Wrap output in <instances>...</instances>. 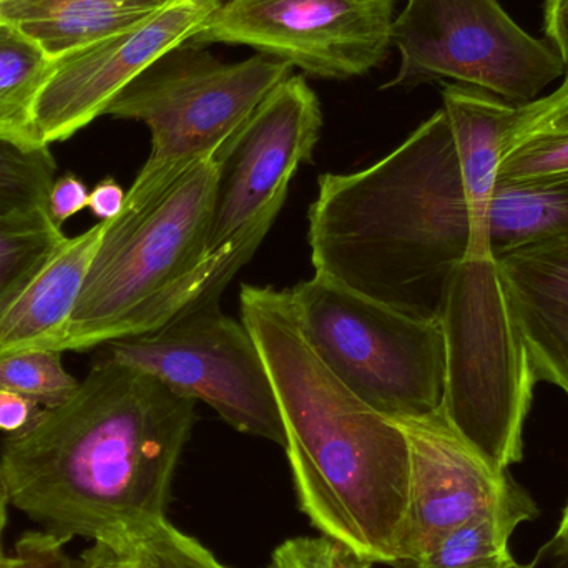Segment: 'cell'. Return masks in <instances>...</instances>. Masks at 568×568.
<instances>
[{"label": "cell", "mask_w": 568, "mask_h": 568, "mask_svg": "<svg viewBox=\"0 0 568 568\" xmlns=\"http://www.w3.org/2000/svg\"><path fill=\"white\" fill-rule=\"evenodd\" d=\"M63 351H27L0 357V387L53 409L75 393L80 381L63 366Z\"/></svg>", "instance_id": "obj_23"}, {"label": "cell", "mask_w": 568, "mask_h": 568, "mask_svg": "<svg viewBox=\"0 0 568 568\" xmlns=\"http://www.w3.org/2000/svg\"><path fill=\"white\" fill-rule=\"evenodd\" d=\"M106 222L67 239L0 316V357L63 351L73 311L99 252Z\"/></svg>", "instance_id": "obj_15"}, {"label": "cell", "mask_w": 568, "mask_h": 568, "mask_svg": "<svg viewBox=\"0 0 568 568\" xmlns=\"http://www.w3.org/2000/svg\"><path fill=\"white\" fill-rule=\"evenodd\" d=\"M546 36L568 70V0H547Z\"/></svg>", "instance_id": "obj_32"}, {"label": "cell", "mask_w": 568, "mask_h": 568, "mask_svg": "<svg viewBox=\"0 0 568 568\" xmlns=\"http://www.w3.org/2000/svg\"><path fill=\"white\" fill-rule=\"evenodd\" d=\"M125 199L126 192L122 185L112 176H106L93 186L87 209L95 219H99V222H110L120 215L125 205Z\"/></svg>", "instance_id": "obj_31"}, {"label": "cell", "mask_w": 568, "mask_h": 568, "mask_svg": "<svg viewBox=\"0 0 568 568\" xmlns=\"http://www.w3.org/2000/svg\"><path fill=\"white\" fill-rule=\"evenodd\" d=\"M566 130H568V73L562 85L552 95L520 105L519 120L510 132L507 149L517 140L526 139L534 133L566 132Z\"/></svg>", "instance_id": "obj_27"}, {"label": "cell", "mask_w": 568, "mask_h": 568, "mask_svg": "<svg viewBox=\"0 0 568 568\" xmlns=\"http://www.w3.org/2000/svg\"><path fill=\"white\" fill-rule=\"evenodd\" d=\"M371 560L331 537H294L272 554L266 568H373Z\"/></svg>", "instance_id": "obj_26"}, {"label": "cell", "mask_w": 568, "mask_h": 568, "mask_svg": "<svg viewBox=\"0 0 568 568\" xmlns=\"http://www.w3.org/2000/svg\"><path fill=\"white\" fill-rule=\"evenodd\" d=\"M396 0H223L192 45H248L321 79L364 75L393 45Z\"/></svg>", "instance_id": "obj_10"}, {"label": "cell", "mask_w": 568, "mask_h": 568, "mask_svg": "<svg viewBox=\"0 0 568 568\" xmlns=\"http://www.w3.org/2000/svg\"><path fill=\"white\" fill-rule=\"evenodd\" d=\"M42 409L43 407L30 397L0 387V430L7 436L29 429Z\"/></svg>", "instance_id": "obj_30"}, {"label": "cell", "mask_w": 568, "mask_h": 568, "mask_svg": "<svg viewBox=\"0 0 568 568\" xmlns=\"http://www.w3.org/2000/svg\"><path fill=\"white\" fill-rule=\"evenodd\" d=\"M568 176V130L534 133L504 152L500 182L526 183Z\"/></svg>", "instance_id": "obj_25"}, {"label": "cell", "mask_w": 568, "mask_h": 568, "mask_svg": "<svg viewBox=\"0 0 568 568\" xmlns=\"http://www.w3.org/2000/svg\"><path fill=\"white\" fill-rule=\"evenodd\" d=\"M390 40L400 62L384 89L450 79L526 105L566 72L556 49L524 32L497 0H406Z\"/></svg>", "instance_id": "obj_8"}, {"label": "cell", "mask_w": 568, "mask_h": 568, "mask_svg": "<svg viewBox=\"0 0 568 568\" xmlns=\"http://www.w3.org/2000/svg\"><path fill=\"white\" fill-rule=\"evenodd\" d=\"M216 180L215 160H205L152 189L126 192L120 215L106 222L63 353L153 333L219 301L278 213L210 255Z\"/></svg>", "instance_id": "obj_4"}, {"label": "cell", "mask_w": 568, "mask_h": 568, "mask_svg": "<svg viewBox=\"0 0 568 568\" xmlns=\"http://www.w3.org/2000/svg\"><path fill=\"white\" fill-rule=\"evenodd\" d=\"M79 568H135L125 552L105 544H93L79 559Z\"/></svg>", "instance_id": "obj_33"}, {"label": "cell", "mask_w": 568, "mask_h": 568, "mask_svg": "<svg viewBox=\"0 0 568 568\" xmlns=\"http://www.w3.org/2000/svg\"><path fill=\"white\" fill-rule=\"evenodd\" d=\"M89 195L85 183L73 173H65L53 180L49 193L50 219L59 229H62L63 223L69 222L72 216L89 206Z\"/></svg>", "instance_id": "obj_29"}, {"label": "cell", "mask_w": 568, "mask_h": 568, "mask_svg": "<svg viewBox=\"0 0 568 568\" xmlns=\"http://www.w3.org/2000/svg\"><path fill=\"white\" fill-rule=\"evenodd\" d=\"M65 546L42 530L23 534L12 556L0 560V568H79V560L70 559Z\"/></svg>", "instance_id": "obj_28"}, {"label": "cell", "mask_w": 568, "mask_h": 568, "mask_svg": "<svg viewBox=\"0 0 568 568\" xmlns=\"http://www.w3.org/2000/svg\"><path fill=\"white\" fill-rule=\"evenodd\" d=\"M65 240L49 212L0 219V316Z\"/></svg>", "instance_id": "obj_20"}, {"label": "cell", "mask_w": 568, "mask_h": 568, "mask_svg": "<svg viewBox=\"0 0 568 568\" xmlns=\"http://www.w3.org/2000/svg\"><path fill=\"white\" fill-rule=\"evenodd\" d=\"M286 291L304 339L367 406L389 419L443 413L440 321L400 313L316 273Z\"/></svg>", "instance_id": "obj_6"}, {"label": "cell", "mask_w": 568, "mask_h": 568, "mask_svg": "<svg viewBox=\"0 0 568 568\" xmlns=\"http://www.w3.org/2000/svg\"><path fill=\"white\" fill-rule=\"evenodd\" d=\"M523 524L500 514H483L437 540L413 568H520L510 537ZM406 564V562H404Z\"/></svg>", "instance_id": "obj_21"}, {"label": "cell", "mask_w": 568, "mask_h": 568, "mask_svg": "<svg viewBox=\"0 0 568 568\" xmlns=\"http://www.w3.org/2000/svg\"><path fill=\"white\" fill-rule=\"evenodd\" d=\"M323 129L320 100L306 80L291 75L266 95L215 155V213L210 255L282 212L301 163L313 159Z\"/></svg>", "instance_id": "obj_11"}, {"label": "cell", "mask_w": 568, "mask_h": 568, "mask_svg": "<svg viewBox=\"0 0 568 568\" xmlns=\"http://www.w3.org/2000/svg\"><path fill=\"white\" fill-rule=\"evenodd\" d=\"M394 420L409 443V484L396 564L416 562L473 517L500 514L526 524L539 516L536 500L509 470L496 469L480 456L443 413Z\"/></svg>", "instance_id": "obj_12"}, {"label": "cell", "mask_w": 568, "mask_h": 568, "mask_svg": "<svg viewBox=\"0 0 568 568\" xmlns=\"http://www.w3.org/2000/svg\"><path fill=\"white\" fill-rule=\"evenodd\" d=\"M195 407L152 374L103 356L69 400L3 439L10 504L63 544L82 537L122 549L166 520Z\"/></svg>", "instance_id": "obj_1"}, {"label": "cell", "mask_w": 568, "mask_h": 568, "mask_svg": "<svg viewBox=\"0 0 568 568\" xmlns=\"http://www.w3.org/2000/svg\"><path fill=\"white\" fill-rule=\"evenodd\" d=\"M443 100L473 225L467 258L494 256L487 240V209L510 132L519 120L520 105L460 83H446Z\"/></svg>", "instance_id": "obj_16"}, {"label": "cell", "mask_w": 568, "mask_h": 568, "mask_svg": "<svg viewBox=\"0 0 568 568\" xmlns=\"http://www.w3.org/2000/svg\"><path fill=\"white\" fill-rule=\"evenodd\" d=\"M180 0H0V22L36 40L53 59L129 32Z\"/></svg>", "instance_id": "obj_17"}, {"label": "cell", "mask_w": 568, "mask_h": 568, "mask_svg": "<svg viewBox=\"0 0 568 568\" xmlns=\"http://www.w3.org/2000/svg\"><path fill=\"white\" fill-rule=\"evenodd\" d=\"M240 307L278 397L301 513L321 536L394 566L409 484L406 433L324 366L286 290L245 284Z\"/></svg>", "instance_id": "obj_2"}, {"label": "cell", "mask_w": 568, "mask_h": 568, "mask_svg": "<svg viewBox=\"0 0 568 568\" xmlns=\"http://www.w3.org/2000/svg\"><path fill=\"white\" fill-rule=\"evenodd\" d=\"M119 550L132 559L135 568H230L169 520L130 537Z\"/></svg>", "instance_id": "obj_24"}, {"label": "cell", "mask_w": 568, "mask_h": 568, "mask_svg": "<svg viewBox=\"0 0 568 568\" xmlns=\"http://www.w3.org/2000/svg\"><path fill=\"white\" fill-rule=\"evenodd\" d=\"M223 0H180L129 32L55 60L36 112L40 142H63L105 115L110 103L163 53L189 42Z\"/></svg>", "instance_id": "obj_13"}, {"label": "cell", "mask_w": 568, "mask_h": 568, "mask_svg": "<svg viewBox=\"0 0 568 568\" xmlns=\"http://www.w3.org/2000/svg\"><path fill=\"white\" fill-rule=\"evenodd\" d=\"M307 219L316 275L400 313L439 321L473 233L444 109L374 165L321 175Z\"/></svg>", "instance_id": "obj_3"}, {"label": "cell", "mask_w": 568, "mask_h": 568, "mask_svg": "<svg viewBox=\"0 0 568 568\" xmlns=\"http://www.w3.org/2000/svg\"><path fill=\"white\" fill-rule=\"evenodd\" d=\"M550 546L559 556L568 557V503L562 519H560L559 529H557L556 537H554Z\"/></svg>", "instance_id": "obj_35"}, {"label": "cell", "mask_w": 568, "mask_h": 568, "mask_svg": "<svg viewBox=\"0 0 568 568\" xmlns=\"http://www.w3.org/2000/svg\"><path fill=\"white\" fill-rule=\"evenodd\" d=\"M293 67L266 53L223 62L205 47L163 53L110 103L105 115L142 122L152 135L145 165L130 189L146 190L215 159Z\"/></svg>", "instance_id": "obj_7"}, {"label": "cell", "mask_w": 568, "mask_h": 568, "mask_svg": "<svg viewBox=\"0 0 568 568\" xmlns=\"http://www.w3.org/2000/svg\"><path fill=\"white\" fill-rule=\"evenodd\" d=\"M446 343L443 416L496 469L524 457L534 377L496 256L466 258L440 310Z\"/></svg>", "instance_id": "obj_5"}, {"label": "cell", "mask_w": 568, "mask_h": 568, "mask_svg": "<svg viewBox=\"0 0 568 568\" xmlns=\"http://www.w3.org/2000/svg\"><path fill=\"white\" fill-rule=\"evenodd\" d=\"M55 60L22 30L0 22V140L23 149L47 146L37 133L36 112Z\"/></svg>", "instance_id": "obj_19"}, {"label": "cell", "mask_w": 568, "mask_h": 568, "mask_svg": "<svg viewBox=\"0 0 568 568\" xmlns=\"http://www.w3.org/2000/svg\"><path fill=\"white\" fill-rule=\"evenodd\" d=\"M105 356L203 400L239 433L286 446L282 409L265 359L245 324L203 304L166 326L105 344Z\"/></svg>", "instance_id": "obj_9"}, {"label": "cell", "mask_w": 568, "mask_h": 568, "mask_svg": "<svg viewBox=\"0 0 568 568\" xmlns=\"http://www.w3.org/2000/svg\"><path fill=\"white\" fill-rule=\"evenodd\" d=\"M10 497L7 489L6 477H3L2 466H0V560L3 559L2 534L7 524V507H9Z\"/></svg>", "instance_id": "obj_36"}, {"label": "cell", "mask_w": 568, "mask_h": 568, "mask_svg": "<svg viewBox=\"0 0 568 568\" xmlns=\"http://www.w3.org/2000/svg\"><path fill=\"white\" fill-rule=\"evenodd\" d=\"M556 552V550H554ZM550 557H552V549L550 546H546V549L537 556V559L534 560L532 564H527V566H520V568H568V557L559 556L556 552L554 556V564L550 562ZM394 568H413L410 564H396L393 566Z\"/></svg>", "instance_id": "obj_34"}, {"label": "cell", "mask_w": 568, "mask_h": 568, "mask_svg": "<svg viewBox=\"0 0 568 568\" xmlns=\"http://www.w3.org/2000/svg\"><path fill=\"white\" fill-rule=\"evenodd\" d=\"M55 172L49 146L23 149L0 140V219L49 212Z\"/></svg>", "instance_id": "obj_22"}, {"label": "cell", "mask_w": 568, "mask_h": 568, "mask_svg": "<svg viewBox=\"0 0 568 568\" xmlns=\"http://www.w3.org/2000/svg\"><path fill=\"white\" fill-rule=\"evenodd\" d=\"M568 232V176L540 182L497 180L487 209V240L494 256Z\"/></svg>", "instance_id": "obj_18"}, {"label": "cell", "mask_w": 568, "mask_h": 568, "mask_svg": "<svg viewBox=\"0 0 568 568\" xmlns=\"http://www.w3.org/2000/svg\"><path fill=\"white\" fill-rule=\"evenodd\" d=\"M536 381L568 397V232L496 256Z\"/></svg>", "instance_id": "obj_14"}]
</instances>
